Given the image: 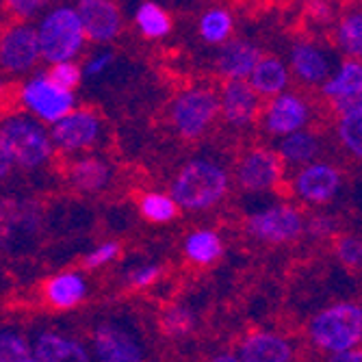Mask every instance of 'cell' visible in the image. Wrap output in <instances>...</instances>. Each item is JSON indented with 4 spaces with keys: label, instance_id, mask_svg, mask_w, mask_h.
Listing matches in <instances>:
<instances>
[{
    "label": "cell",
    "instance_id": "cell-38",
    "mask_svg": "<svg viewBox=\"0 0 362 362\" xmlns=\"http://www.w3.org/2000/svg\"><path fill=\"white\" fill-rule=\"evenodd\" d=\"M330 362H362V349H347L330 356Z\"/></svg>",
    "mask_w": 362,
    "mask_h": 362
},
{
    "label": "cell",
    "instance_id": "cell-40",
    "mask_svg": "<svg viewBox=\"0 0 362 362\" xmlns=\"http://www.w3.org/2000/svg\"><path fill=\"white\" fill-rule=\"evenodd\" d=\"M20 16H33V11H37L40 7H42V3H30V0H28V3H13L11 5Z\"/></svg>",
    "mask_w": 362,
    "mask_h": 362
},
{
    "label": "cell",
    "instance_id": "cell-30",
    "mask_svg": "<svg viewBox=\"0 0 362 362\" xmlns=\"http://www.w3.org/2000/svg\"><path fill=\"white\" fill-rule=\"evenodd\" d=\"M0 362H37V358L20 334L5 332L0 339Z\"/></svg>",
    "mask_w": 362,
    "mask_h": 362
},
{
    "label": "cell",
    "instance_id": "cell-14",
    "mask_svg": "<svg viewBox=\"0 0 362 362\" xmlns=\"http://www.w3.org/2000/svg\"><path fill=\"white\" fill-rule=\"evenodd\" d=\"M308 119V107L295 93H280L274 98L267 111V128L274 135H295Z\"/></svg>",
    "mask_w": 362,
    "mask_h": 362
},
{
    "label": "cell",
    "instance_id": "cell-23",
    "mask_svg": "<svg viewBox=\"0 0 362 362\" xmlns=\"http://www.w3.org/2000/svg\"><path fill=\"white\" fill-rule=\"evenodd\" d=\"M70 178L81 191H100L109 180V168L95 158L78 160L70 170Z\"/></svg>",
    "mask_w": 362,
    "mask_h": 362
},
{
    "label": "cell",
    "instance_id": "cell-35",
    "mask_svg": "<svg viewBox=\"0 0 362 362\" xmlns=\"http://www.w3.org/2000/svg\"><path fill=\"white\" fill-rule=\"evenodd\" d=\"M117 252H119V245L117 243H105L100 247H95L85 258V262H87V267H100V265H107L109 260H113L117 256Z\"/></svg>",
    "mask_w": 362,
    "mask_h": 362
},
{
    "label": "cell",
    "instance_id": "cell-1",
    "mask_svg": "<svg viewBox=\"0 0 362 362\" xmlns=\"http://www.w3.org/2000/svg\"><path fill=\"white\" fill-rule=\"evenodd\" d=\"M228 189L226 172L209 160H191L178 172L172 185V197L178 206L202 211L219 202Z\"/></svg>",
    "mask_w": 362,
    "mask_h": 362
},
{
    "label": "cell",
    "instance_id": "cell-5",
    "mask_svg": "<svg viewBox=\"0 0 362 362\" xmlns=\"http://www.w3.org/2000/svg\"><path fill=\"white\" fill-rule=\"evenodd\" d=\"M219 109H221V103L213 91L189 89L176 98L172 117H174L176 128L180 130V135L197 137L204 133Z\"/></svg>",
    "mask_w": 362,
    "mask_h": 362
},
{
    "label": "cell",
    "instance_id": "cell-31",
    "mask_svg": "<svg viewBox=\"0 0 362 362\" xmlns=\"http://www.w3.org/2000/svg\"><path fill=\"white\" fill-rule=\"evenodd\" d=\"M339 137L347 150L362 158V113L343 115L339 119Z\"/></svg>",
    "mask_w": 362,
    "mask_h": 362
},
{
    "label": "cell",
    "instance_id": "cell-29",
    "mask_svg": "<svg viewBox=\"0 0 362 362\" xmlns=\"http://www.w3.org/2000/svg\"><path fill=\"white\" fill-rule=\"evenodd\" d=\"M176 200L170 195H163V193H148L144 195L141 200V213L146 219L154 221V223H163V221H170L176 217Z\"/></svg>",
    "mask_w": 362,
    "mask_h": 362
},
{
    "label": "cell",
    "instance_id": "cell-21",
    "mask_svg": "<svg viewBox=\"0 0 362 362\" xmlns=\"http://www.w3.org/2000/svg\"><path fill=\"white\" fill-rule=\"evenodd\" d=\"M46 298L57 308H72L85 298V280L78 274H61L46 284Z\"/></svg>",
    "mask_w": 362,
    "mask_h": 362
},
{
    "label": "cell",
    "instance_id": "cell-15",
    "mask_svg": "<svg viewBox=\"0 0 362 362\" xmlns=\"http://www.w3.org/2000/svg\"><path fill=\"white\" fill-rule=\"evenodd\" d=\"M260 61V50L254 44L245 40H233L219 48L217 68L230 81H243L245 76L254 74Z\"/></svg>",
    "mask_w": 362,
    "mask_h": 362
},
{
    "label": "cell",
    "instance_id": "cell-9",
    "mask_svg": "<svg viewBox=\"0 0 362 362\" xmlns=\"http://www.w3.org/2000/svg\"><path fill=\"white\" fill-rule=\"evenodd\" d=\"M93 349L100 362H141L144 351L139 341L128 330L113 323L98 325L93 334Z\"/></svg>",
    "mask_w": 362,
    "mask_h": 362
},
{
    "label": "cell",
    "instance_id": "cell-4",
    "mask_svg": "<svg viewBox=\"0 0 362 362\" xmlns=\"http://www.w3.org/2000/svg\"><path fill=\"white\" fill-rule=\"evenodd\" d=\"M0 152L22 168H37L52 154V141L46 130L24 117H11L3 126Z\"/></svg>",
    "mask_w": 362,
    "mask_h": 362
},
{
    "label": "cell",
    "instance_id": "cell-16",
    "mask_svg": "<svg viewBox=\"0 0 362 362\" xmlns=\"http://www.w3.org/2000/svg\"><path fill=\"white\" fill-rule=\"evenodd\" d=\"M256 111H258V95L252 89V85H247L243 81L228 83V87L223 89V95H221L223 117L230 124L243 126L254 119Z\"/></svg>",
    "mask_w": 362,
    "mask_h": 362
},
{
    "label": "cell",
    "instance_id": "cell-24",
    "mask_svg": "<svg viewBox=\"0 0 362 362\" xmlns=\"http://www.w3.org/2000/svg\"><path fill=\"white\" fill-rule=\"evenodd\" d=\"M185 254L197 265H209L221 256V241L211 230H197V233L187 237Z\"/></svg>",
    "mask_w": 362,
    "mask_h": 362
},
{
    "label": "cell",
    "instance_id": "cell-28",
    "mask_svg": "<svg viewBox=\"0 0 362 362\" xmlns=\"http://www.w3.org/2000/svg\"><path fill=\"white\" fill-rule=\"evenodd\" d=\"M339 46L351 54V57H362V11L360 13H349L343 18L337 30Z\"/></svg>",
    "mask_w": 362,
    "mask_h": 362
},
{
    "label": "cell",
    "instance_id": "cell-41",
    "mask_svg": "<svg viewBox=\"0 0 362 362\" xmlns=\"http://www.w3.org/2000/svg\"><path fill=\"white\" fill-rule=\"evenodd\" d=\"M211 362H241V358L235 354H221V356H215Z\"/></svg>",
    "mask_w": 362,
    "mask_h": 362
},
{
    "label": "cell",
    "instance_id": "cell-7",
    "mask_svg": "<svg viewBox=\"0 0 362 362\" xmlns=\"http://www.w3.org/2000/svg\"><path fill=\"white\" fill-rule=\"evenodd\" d=\"M302 215L291 206H272L250 217V233L262 241L284 243L302 233Z\"/></svg>",
    "mask_w": 362,
    "mask_h": 362
},
{
    "label": "cell",
    "instance_id": "cell-2",
    "mask_svg": "<svg viewBox=\"0 0 362 362\" xmlns=\"http://www.w3.org/2000/svg\"><path fill=\"white\" fill-rule=\"evenodd\" d=\"M310 337L325 351H347L362 341V306L337 304L310 321Z\"/></svg>",
    "mask_w": 362,
    "mask_h": 362
},
{
    "label": "cell",
    "instance_id": "cell-19",
    "mask_svg": "<svg viewBox=\"0 0 362 362\" xmlns=\"http://www.w3.org/2000/svg\"><path fill=\"white\" fill-rule=\"evenodd\" d=\"M291 65L295 74L306 83H323L330 76V59L313 44H295L291 50Z\"/></svg>",
    "mask_w": 362,
    "mask_h": 362
},
{
    "label": "cell",
    "instance_id": "cell-20",
    "mask_svg": "<svg viewBox=\"0 0 362 362\" xmlns=\"http://www.w3.org/2000/svg\"><path fill=\"white\" fill-rule=\"evenodd\" d=\"M288 83V72L284 68V63L276 57H265L258 65L254 74L250 76V85L256 93H265V95H274L286 87Z\"/></svg>",
    "mask_w": 362,
    "mask_h": 362
},
{
    "label": "cell",
    "instance_id": "cell-17",
    "mask_svg": "<svg viewBox=\"0 0 362 362\" xmlns=\"http://www.w3.org/2000/svg\"><path fill=\"white\" fill-rule=\"evenodd\" d=\"M291 345L272 332H256L241 345V362H288Z\"/></svg>",
    "mask_w": 362,
    "mask_h": 362
},
{
    "label": "cell",
    "instance_id": "cell-27",
    "mask_svg": "<svg viewBox=\"0 0 362 362\" xmlns=\"http://www.w3.org/2000/svg\"><path fill=\"white\" fill-rule=\"evenodd\" d=\"M233 30V18L226 9H211L200 20V35L209 44H221Z\"/></svg>",
    "mask_w": 362,
    "mask_h": 362
},
{
    "label": "cell",
    "instance_id": "cell-34",
    "mask_svg": "<svg viewBox=\"0 0 362 362\" xmlns=\"http://www.w3.org/2000/svg\"><path fill=\"white\" fill-rule=\"evenodd\" d=\"M339 258L347 265H362V239L356 237H345L339 241Z\"/></svg>",
    "mask_w": 362,
    "mask_h": 362
},
{
    "label": "cell",
    "instance_id": "cell-13",
    "mask_svg": "<svg viewBox=\"0 0 362 362\" xmlns=\"http://www.w3.org/2000/svg\"><path fill=\"white\" fill-rule=\"evenodd\" d=\"M50 137L63 150L87 148L98 137V119L89 111H72L68 117L52 126Z\"/></svg>",
    "mask_w": 362,
    "mask_h": 362
},
{
    "label": "cell",
    "instance_id": "cell-18",
    "mask_svg": "<svg viewBox=\"0 0 362 362\" xmlns=\"http://www.w3.org/2000/svg\"><path fill=\"white\" fill-rule=\"evenodd\" d=\"M33 349H35L37 362H89V354L85 351V347L54 332L40 334Z\"/></svg>",
    "mask_w": 362,
    "mask_h": 362
},
{
    "label": "cell",
    "instance_id": "cell-8",
    "mask_svg": "<svg viewBox=\"0 0 362 362\" xmlns=\"http://www.w3.org/2000/svg\"><path fill=\"white\" fill-rule=\"evenodd\" d=\"M40 54H42V44H40L37 28L16 26L5 33L3 46H0V61H3L5 70L9 72L28 70Z\"/></svg>",
    "mask_w": 362,
    "mask_h": 362
},
{
    "label": "cell",
    "instance_id": "cell-33",
    "mask_svg": "<svg viewBox=\"0 0 362 362\" xmlns=\"http://www.w3.org/2000/svg\"><path fill=\"white\" fill-rule=\"evenodd\" d=\"M48 78L54 85H59L61 89L72 91V87H76L78 81H81V70H78V65H74L72 61L70 63H59V65H54V68L50 70Z\"/></svg>",
    "mask_w": 362,
    "mask_h": 362
},
{
    "label": "cell",
    "instance_id": "cell-3",
    "mask_svg": "<svg viewBox=\"0 0 362 362\" xmlns=\"http://www.w3.org/2000/svg\"><path fill=\"white\" fill-rule=\"evenodd\" d=\"M37 33L42 44V57L54 65L70 63V59L83 46V37H85L81 16L72 7H59L50 11L42 20Z\"/></svg>",
    "mask_w": 362,
    "mask_h": 362
},
{
    "label": "cell",
    "instance_id": "cell-25",
    "mask_svg": "<svg viewBox=\"0 0 362 362\" xmlns=\"http://www.w3.org/2000/svg\"><path fill=\"white\" fill-rule=\"evenodd\" d=\"M317 152H319V144L315 135L304 133V130L284 137L280 144V156L291 163H308L317 156Z\"/></svg>",
    "mask_w": 362,
    "mask_h": 362
},
{
    "label": "cell",
    "instance_id": "cell-22",
    "mask_svg": "<svg viewBox=\"0 0 362 362\" xmlns=\"http://www.w3.org/2000/svg\"><path fill=\"white\" fill-rule=\"evenodd\" d=\"M358 91H362V63L358 61H345L339 72L323 85V93L330 95L332 103Z\"/></svg>",
    "mask_w": 362,
    "mask_h": 362
},
{
    "label": "cell",
    "instance_id": "cell-37",
    "mask_svg": "<svg viewBox=\"0 0 362 362\" xmlns=\"http://www.w3.org/2000/svg\"><path fill=\"white\" fill-rule=\"evenodd\" d=\"M156 278H158V267H152V265L139 267V269H135L133 274H130V280H133L137 286H148V284H152Z\"/></svg>",
    "mask_w": 362,
    "mask_h": 362
},
{
    "label": "cell",
    "instance_id": "cell-39",
    "mask_svg": "<svg viewBox=\"0 0 362 362\" xmlns=\"http://www.w3.org/2000/svg\"><path fill=\"white\" fill-rule=\"evenodd\" d=\"M111 61V54H103V57H95L89 65H87V68H85V72L87 74H98V72H100V70H105V65Z\"/></svg>",
    "mask_w": 362,
    "mask_h": 362
},
{
    "label": "cell",
    "instance_id": "cell-10",
    "mask_svg": "<svg viewBox=\"0 0 362 362\" xmlns=\"http://www.w3.org/2000/svg\"><path fill=\"white\" fill-rule=\"evenodd\" d=\"M339 185H341L339 172L332 165H325V163H310L295 178V191H298V195L313 204L330 200L339 191Z\"/></svg>",
    "mask_w": 362,
    "mask_h": 362
},
{
    "label": "cell",
    "instance_id": "cell-26",
    "mask_svg": "<svg viewBox=\"0 0 362 362\" xmlns=\"http://www.w3.org/2000/svg\"><path fill=\"white\" fill-rule=\"evenodd\" d=\"M137 26L141 28V33H144V35H148V37H163V35H168V33H170L172 20L158 5L144 3L137 9Z\"/></svg>",
    "mask_w": 362,
    "mask_h": 362
},
{
    "label": "cell",
    "instance_id": "cell-6",
    "mask_svg": "<svg viewBox=\"0 0 362 362\" xmlns=\"http://www.w3.org/2000/svg\"><path fill=\"white\" fill-rule=\"evenodd\" d=\"M22 100L35 115H40L46 122H54V124L61 122L63 117H68L74 107L72 91L61 89L48 76L33 78L22 89Z\"/></svg>",
    "mask_w": 362,
    "mask_h": 362
},
{
    "label": "cell",
    "instance_id": "cell-36",
    "mask_svg": "<svg viewBox=\"0 0 362 362\" xmlns=\"http://www.w3.org/2000/svg\"><path fill=\"white\" fill-rule=\"evenodd\" d=\"M334 107L341 113V117L362 113V91H358L354 95H347V98H341V100H334Z\"/></svg>",
    "mask_w": 362,
    "mask_h": 362
},
{
    "label": "cell",
    "instance_id": "cell-12",
    "mask_svg": "<svg viewBox=\"0 0 362 362\" xmlns=\"http://www.w3.org/2000/svg\"><path fill=\"white\" fill-rule=\"evenodd\" d=\"M85 35L93 42H109L119 30V11L107 0H83L76 7Z\"/></svg>",
    "mask_w": 362,
    "mask_h": 362
},
{
    "label": "cell",
    "instance_id": "cell-11",
    "mask_svg": "<svg viewBox=\"0 0 362 362\" xmlns=\"http://www.w3.org/2000/svg\"><path fill=\"white\" fill-rule=\"evenodd\" d=\"M280 172L282 165L278 154L269 150H254L239 163L237 178L250 191H265L278 182Z\"/></svg>",
    "mask_w": 362,
    "mask_h": 362
},
{
    "label": "cell",
    "instance_id": "cell-32",
    "mask_svg": "<svg viewBox=\"0 0 362 362\" xmlns=\"http://www.w3.org/2000/svg\"><path fill=\"white\" fill-rule=\"evenodd\" d=\"M191 325H193V317L182 306H174L163 315V330L168 334H185L191 330Z\"/></svg>",
    "mask_w": 362,
    "mask_h": 362
}]
</instances>
